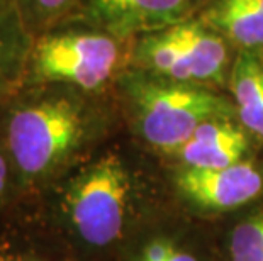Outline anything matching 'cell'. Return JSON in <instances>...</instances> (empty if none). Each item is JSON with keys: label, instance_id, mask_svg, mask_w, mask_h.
Segmentation results:
<instances>
[{"label": "cell", "instance_id": "cell-7", "mask_svg": "<svg viewBox=\"0 0 263 261\" xmlns=\"http://www.w3.org/2000/svg\"><path fill=\"white\" fill-rule=\"evenodd\" d=\"M177 188L189 202L207 210H231L251 202L263 190V173L251 161L226 168H183L177 173Z\"/></svg>", "mask_w": 263, "mask_h": 261}, {"label": "cell", "instance_id": "cell-13", "mask_svg": "<svg viewBox=\"0 0 263 261\" xmlns=\"http://www.w3.org/2000/svg\"><path fill=\"white\" fill-rule=\"evenodd\" d=\"M229 254L231 261H263V212L234 227Z\"/></svg>", "mask_w": 263, "mask_h": 261}, {"label": "cell", "instance_id": "cell-1", "mask_svg": "<svg viewBox=\"0 0 263 261\" xmlns=\"http://www.w3.org/2000/svg\"><path fill=\"white\" fill-rule=\"evenodd\" d=\"M100 97L63 85H29L0 105V141L22 202L92 158L105 127Z\"/></svg>", "mask_w": 263, "mask_h": 261}, {"label": "cell", "instance_id": "cell-15", "mask_svg": "<svg viewBox=\"0 0 263 261\" xmlns=\"http://www.w3.org/2000/svg\"><path fill=\"white\" fill-rule=\"evenodd\" d=\"M134 261H199V259L168 239H153L144 244Z\"/></svg>", "mask_w": 263, "mask_h": 261}, {"label": "cell", "instance_id": "cell-14", "mask_svg": "<svg viewBox=\"0 0 263 261\" xmlns=\"http://www.w3.org/2000/svg\"><path fill=\"white\" fill-rule=\"evenodd\" d=\"M19 204H22V197L17 178H15L9 154L0 141V227L5 226V219H9V214Z\"/></svg>", "mask_w": 263, "mask_h": 261}, {"label": "cell", "instance_id": "cell-10", "mask_svg": "<svg viewBox=\"0 0 263 261\" xmlns=\"http://www.w3.org/2000/svg\"><path fill=\"white\" fill-rule=\"evenodd\" d=\"M32 41L17 0H0V105L21 88Z\"/></svg>", "mask_w": 263, "mask_h": 261}, {"label": "cell", "instance_id": "cell-12", "mask_svg": "<svg viewBox=\"0 0 263 261\" xmlns=\"http://www.w3.org/2000/svg\"><path fill=\"white\" fill-rule=\"evenodd\" d=\"M80 4L82 0H17L22 21L32 37L73 21Z\"/></svg>", "mask_w": 263, "mask_h": 261}, {"label": "cell", "instance_id": "cell-16", "mask_svg": "<svg viewBox=\"0 0 263 261\" xmlns=\"http://www.w3.org/2000/svg\"><path fill=\"white\" fill-rule=\"evenodd\" d=\"M0 261H49L34 249L22 248L21 244L5 236V226L0 227Z\"/></svg>", "mask_w": 263, "mask_h": 261}, {"label": "cell", "instance_id": "cell-6", "mask_svg": "<svg viewBox=\"0 0 263 261\" xmlns=\"http://www.w3.org/2000/svg\"><path fill=\"white\" fill-rule=\"evenodd\" d=\"M204 0H82L73 21L131 43L192 19Z\"/></svg>", "mask_w": 263, "mask_h": 261}, {"label": "cell", "instance_id": "cell-11", "mask_svg": "<svg viewBox=\"0 0 263 261\" xmlns=\"http://www.w3.org/2000/svg\"><path fill=\"white\" fill-rule=\"evenodd\" d=\"M228 83L241 126L263 139V61L258 53L239 51Z\"/></svg>", "mask_w": 263, "mask_h": 261}, {"label": "cell", "instance_id": "cell-9", "mask_svg": "<svg viewBox=\"0 0 263 261\" xmlns=\"http://www.w3.org/2000/svg\"><path fill=\"white\" fill-rule=\"evenodd\" d=\"M199 19L239 51L263 49V0H205Z\"/></svg>", "mask_w": 263, "mask_h": 261}, {"label": "cell", "instance_id": "cell-2", "mask_svg": "<svg viewBox=\"0 0 263 261\" xmlns=\"http://www.w3.org/2000/svg\"><path fill=\"white\" fill-rule=\"evenodd\" d=\"M114 88L139 137L165 153H175L204 122L236 115L228 98L207 87L173 82L144 70L122 71Z\"/></svg>", "mask_w": 263, "mask_h": 261}, {"label": "cell", "instance_id": "cell-8", "mask_svg": "<svg viewBox=\"0 0 263 261\" xmlns=\"http://www.w3.org/2000/svg\"><path fill=\"white\" fill-rule=\"evenodd\" d=\"M248 137L233 119H212L200 124L192 137L175 151L187 168H226L245 159Z\"/></svg>", "mask_w": 263, "mask_h": 261}, {"label": "cell", "instance_id": "cell-4", "mask_svg": "<svg viewBox=\"0 0 263 261\" xmlns=\"http://www.w3.org/2000/svg\"><path fill=\"white\" fill-rule=\"evenodd\" d=\"M131 43L82 22H66L34 37L21 87L63 85L104 95L129 68Z\"/></svg>", "mask_w": 263, "mask_h": 261}, {"label": "cell", "instance_id": "cell-5", "mask_svg": "<svg viewBox=\"0 0 263 261\" xmlns=\"http://www.w3.org/2000/svg\"><path fill=\"white\" fill-rule=\"evenodd\" d=\"M228 41L199 17L131 41L129 68L173 82L224 85L231 73Z\"/></svg>", "mask_w": 263, "mask_h": 261}, {"label": "cell", "instance_id": "cell-3", "mask_svg": "<svg viewBox=\"0 0 263 261\" xmlns=\"http://www.w3.org/2000/svg\"><path fill=\"white\" fill-rule=\"evenodd\" d=\"M54 187L61 226L83 248L105 249L124 236L133 175L121 153L95 154Z\"/></svg>", "mask_w": 263, "mask_h": 261}]
</instances>
